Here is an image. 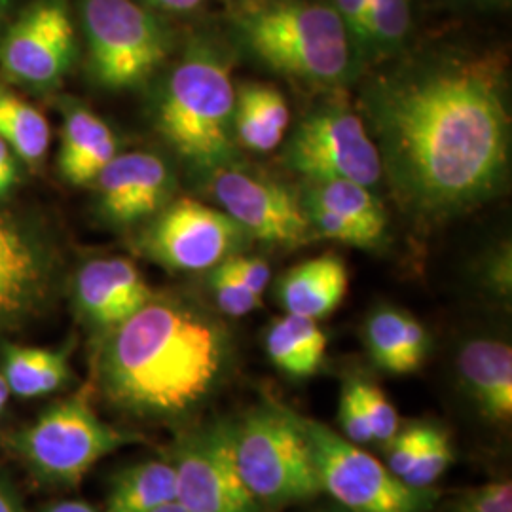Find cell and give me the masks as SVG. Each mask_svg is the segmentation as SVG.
I'll use <instances>...</instances> for the list:
<instances>
[{"instance_id": "cell-39", "label": "cell", "mask_w": 512, "mask_h": 512, "mask_svg": "<svg viewBox=\"0 0 512 512\" xmlns=\"http://www.w3.org/2000/svg\"><path fill=\"white\" fill-rule=\"evenodd\" d=\"M42 512H99L95 507L80 499H67V501H55Z\"/></svg>"}, {"instance_id": "cell-9", "label": "cell", "mask_w": 512, "mask_h": 512, "mask_svg": "<svg viewBox=\"0 0 512 512\" xmlns=\"http://www.w3.org/2000/svg\"><path fill=\"white\" fill-rule=\"evenodd\" d=\"M165 458L175 471L177 501L188 511L266 512L239 475L230 418L177 429Z\"/></svg>"}, {"instance_id": "cell-31", "label": "cell", "mask_w": 512, "mask_h": 512, "mask_svg": "<svg viewBox=\"0 0 512 512\" xmlns=\"http://www.w3.org/2000/svg\"><path fill=\"white\" fill-rule=\"evenodd\" d=\"M429 420L412 421L406 427L395 433V437L385 444V467L403 480L406 484L408 476L412 475L418 459H420L425 437H427Z\"/></svg>"}, {"instance_id": "cell-19", "label": "cell", "mask_w": 512, "mask_h": 512, "mask_svg": "<svg viewBox=\"0 0 512 512\" xmlns=\"http://www.w3.org/2000/svg\"><path fill=\"white\" fill-rule=\"evenodd\" d=\"M363 338L372 363L395 376L418 372L431 351V336L423 323L387 304L370 311Z\"/></svg>"}, {"instance_id": "cell-27", "label": "cell", "mask_w": 512, "mask_h": 512, "mask_svg": "<svg viewBox=\"0 0 512 512\" xmlns=\"http://www.w3.org/2000/svg\"><path fill=\"white\" fill-rule=\"evenodd\" d=\"M412 29L410 0H370L366 21V65L397 55Z\"/></svg>"}, {"instance_id": "cell-12", "label": "cell", "mask_w": 512, "mask_h": 512, "mask_svg": "<svg viewBox=\"0 0 512 512\" xmlns=\"http://www.w3.org/2000/svg\"><path fill=\"white\" fill-rule=\"evenodd\" d=\"M76 33L67 0H35L0 38V73L33 92H50L71 73Z\"/></svg>"}, {"instance_id": "cell-2", "label": "cell", "mask_w": 512, "mask_h": 512, "mask_svg": "<svg viewBox=\"0 0 512 512\" xmlns=\"http://www.w3.org/2000/svg\"><path fill=\"white\" fill-rule=\"evenodd\" d=\"M234 338L202 300L156 293L99 336L92 391L129 420L175 429L196 420L228 382Z\"/></svg>"}, {"instance_id": "cell-30", "label": "cell", "mask_w": 512, "mask_h": 512, "mask_svg": "<svg viewBox=\"0 0 512 512\" xmlns=\"http://www.w3.org/2000/svg\"><path fill=\"white\" fill-rule=\"evenodd\" d=\"M349 378L355 385L374 444L385 446L401 429V416L397 414L393 403L387 399L384 389L376 382L361 374H351Z\"/></svg>"}, {"instance_id": "cell-16", "label": "cell", "mask_w": 512, "mask_h": 512, "mask_svg": "<svg viewBox=\"0 0 512 512\" xmlns=\"http://www.w3.org/2000/svg\"><path fill=\"white\" fill-rule=\"evenodd\" d=\"M152 294L139 268L124 256L92 258L74 274V310L97 336L122 325Z\"/></svg>"}, {"instance_id": "cell-3", "label": "cell", "mask_w": 512, "mask_h": 512, "mask_svg": "<svg viewBox=\"0 0 512 512\" xmlns=\"http://www.w3.org/2000/svg\"><path fill=\"white\" fill-rule=\"evenodd\" d=\"M245 50L291 80L340 92L365 69L344 21L323 0H255L234 19Z\"/></svg>"}, {"instance_id": "cell-7", "label": "cell", "mask_w": 512, "mask_h": 512, "mask_svg": "<svg viewBox=\"0 0 512 512\" xmlns=\"http://www.w3.org/2000/svg\"><path fill=\"white\" fill-rule=\"evenodd\" d=\"M82 29L93 82L110 92L145 84L171 54L164 21L133 0H82Z\"/></svg>"}, {"instance_id": "cell-38", "label": "cell", "mask_w": 512, "mask_h": 512, "mask_svg": "<svg viewBox=\"0 0 512 512\" xmlns=\"http://www.w3.org/2000/svg\"><path fill=\"white\" fill-rule=\"evenodd\" d=\"M145 2L167 12H190L202 4V0H145Z\"/></svg>"}, {"instance_id": "cell-17", "label": "cell", "mask_w": 512, "mask_h": 512, "mask_svg": "<svg viewBox=\"0 0 512 512\" xmlns=\"http://www.w3.org/2000/svg\"><path fill=\"white\" fill-rule=\"evenodd\" d=\"M459 387L476 414L505 429L512 421V348L505 340L476 336L456 353Z\"/></svg>"}, {"instance_id": "cell-5", "label": "cell", "mask_w": 512, "mask_h": 512, "mask_svg": "<svg viewBox=\"0 0 512 512\" xmlns=\"http://www.w3.org/2000/svg\"><path fill=\"white\" fill-rule=\"evenodd\" d=\"M92 387L44 408L35 420L4 435V448L37 478L52 488H74L95 463L112 452L143 442V435L101 420L92 406Z\"/></svg>"}, {"instance_id": "cell-22", "label": "cell", "mask_w": 512, "mask_h": 512, "mask_svg": "<svg viewBox=\"0 0 512 512\" xmlns=\"http://www.w3.org/2000/svg\"><path fill=\"white\" fill-rule=\"evenodd\" d=\"M327 334L317 321L300 315L277 317L264 334V349L270 363L291 380L315 376L327 359Z\"/></svg>"}, {"instance_id": "cell-36", "label": "cell", "mask_w": 512, "mask_h": 512, "mask_svg": "<svg viewBox=\"0 0 512 512\" xmlns=\"http://www.w3.org/2000/svg\"><path fill=\"white\" fill-rule=\"evenodd\" d=\"M19 183V162L14 150L0 139V200Z\"/></svg>"}, {"instance_id": "cell-15", "label": "cell", "mask_w": 512, "mask_h": 512, "mask_svg": "<svg viewBox=\"0 0 512 512\" xmlns=\"http://www.w3.org/2000/svg\"><path fill=\"white\" fill-rule=\"evenodd\" d=\"M99 211L116 226L158 215L177 190V177L160 154L133 150L116 154L93 181Z\"/></svg>"}, {"instance_id": "cell-21", "label": "cell", "mask_w": 512, "mask_h": 512, "mask_svg": "<svg viewBox=\"0 0 512 512\" xmlns=\"http://www.w3.org/2000/svg\"><path fill=\"white\" fill-rule=\"evenodd\" d=\"M0 374L10 395L19 399L54 395L73 384L71 348H35L2 342Z\"/></svg>"}, {"instance_id": "cell-28", "label": "cell", "mask_w": 512, "mask_h": 512, "mask_svg": "<svg viewBox=\"0 0 512 512\" xmlns=\"http://www.w3.org/2000/svg\"><path fill=\"white\" fill-rule=\"evenodd\" d=\"M454 459H456V450H454L452 435L440 423L429 421L420 459L412 475L408 476L406 486L418 488V490L435 488L440 476L452 467Z\"/></svg>"}, {"instance_id": "cell-1", "label": "cell", "mask_w": 512, "mask_h": 512, "mask_svg": "<svg viewBox=\"0 0 512 512\" xmlns=\"http://www.w3.org/2000/svg\"><path fill=\"white\" fill-rule=\"evenodd\" d=\"M395 200L442 220L495 198L511 169L503 57L423 55L366 80L359 93Z\"/></svg>"}, {"instance_id": "cell-24", "label": "cell", "mask_w": 512, "mask_h": 512, "mask_svg": "<svg viewBox=\"0 0 512 512\" xmlns=\"http://www.w3.org/2000/svg\"><path fill=\"white\" fill-rule=\"evenodd\" d=\"M302 202L317 203L336 213L357 228L365 238L368 251L382 249L387 243V213L376 192L351 181H317L308 183Z\"/></svg>"}, {"instance_id": "cell-8", "label": "cell", "mask_w": 512, "mask_h": 512, "mask_svg": "<svg viewBox=\"0 0 512 512\" xmlns=\"http://www.w3.org/2000/svg\"><path fill=\"white\" fill-rule=\"evenodd\" d=\"M310 440L311 456L325 494L353 512H431L439 501L435 488L406 486L385 463L349 442L329 425L298 414Z\"/></svg>"}, {"instance_id": "cell-29", "label": "cell", "mask_w": 512, "mask_h": 512, "mask_svg": "<svg viewBox=\"0 0 512 512\" xmlns=\"http://www.w3.org/2000/svg\"><path fill=\"white\" fill-rule=\"evenodd\" d=\"M207 287L213 296L215 308L226 317H245L262 306V298L249 291L228 258L209 270Z\"/></svg>"}, {"instance_id": "cell-34", "label": "cell", "mask_w": 512, "mask_h": 512, "mask_svg": "<svg viewBox=\"0 0 512 512\" xmlns=\"http://www.w3.org/2000/svg\"><path fill=\"white\" fill-rule=\"evenodd\" d=\"M330 4L344 21L349 37L357 46L366 67V21H368L370 0H332Z\"/></svg>"}, {"instance_id": "cell-42", "label": "cell", "mask_w": 512, "mask_h": 512, "mask_svg": "<svg viewBox=\"0 0 512 512\" xmlns=\"http://www.w3.org/2000/svg\"><path fill=\"white\" fill-rule=\"evenodd\" d=\"M152 512H190L186 507H183L177 499L175 501H171V503H165V505H162V507H158L156 511Z\"/></svg>"}, {"instance_id": "cell-26", "label": "cell", "mask_w": 512, "mask_h": 512, "mask_svg": "<svg viewBox=\"0 0 512 512\" xmlns=\"http://www.w3.org/2000/svg\"><path fill=\"white\" fill-rule=\"evenodd\" d=\"M0 139L29 167L44 162L52 143L46 116L6 86H0Z\"/></svg>"}, {"instance_id": "cell-4", "label": "cell", "mask_w": 512, "mask_h": 512, "mask_svg": "<svg viewBox=\"0 0 512 512\" xmlns=\"http://www.w3.org/2000/svg\"><path fill=\"white\" fill-rule=\"evenodd\" d=\"M230 71V57L219 44L198 37L165 76L154 105L156 131L205 177L238 162Z\"/></svg>"}, {"instance_id": "cell-14", "label": "cell", "mask_w": 512, "mask_h": 512, "mask_svg": "<svg viewBox=\"0 0 512 512\" xmlns=\"http://www.w3.org/2000/svg\"><path fill=\"white\" fill-rule=\"evenodd\" d=\"M207 179L215 202L251 239L294 249L315 238L300 198L287 186L238 162L220 167Z\"/></svg>"}, {"instance_id": "cell-25", "label": "cell", "mask_w": 512, "mask_h": 512, "mask_svg": "<svg viewBox=\"0 0 512 512\" xmlns=\"http://www.w3.org/2000/svg\"><path fill=\"white\" fill-rule=\"evenodd\" d=\"M177 499L169 459H145L114 473L103 512H152Z\"/></svg>"}, {"instance_id": "cell-32", "label": "cell", "mask_w": 512, "mask_h": 512, "mask_svg": "<svg viewBox=\"0 0 512 512\" xmlns=\"http://www.w3.org/2000/svg\"><path fill=\"white\" fill-rule=\"evenodd\" d=\"M450 512H512L511 480L488 482L461 495Z\"/></svg>"}, {"instance_id": "cell-37", "label": "cell", "mask_w": 512, "mask_h": 512, "mask_svg": "<svg viewBox=\"0 0 512 512\" xmlns=\"http://www.w3.org/2000/svg\"><path fill=\"white\" fill-rule=\"evenodd\" d=\"M0 512H25L23 499L16 486L6 475L0 473Z\"/></svg>"}, {"instance_id": "cell-35", "label": "cell", "mask_w": 512, "mask_h": 512, "mask_svg": "<svg viewBox=\"0 0 512 512\" xmlns=\"http://www.w3.org/2000/svg\"><path fill=\"white\" fill-rule=\"evenodd\" d=\"M228 260H230L232 268L236 270V274L241 277V281L249 287V291L256 294L258 298H262V294L272 281L270 264L260 256L245 255V253L230 256Z\"/></svg>"}, {"instance_id": "cell-33", "label": "cell", "mask_w": 512, "mask_h": 512, "mask_svg": "<svg viewBox=\"0 0 512 512\" xmlns=\"http://www.w3.org/2000/svg\"><path fill=\"white\" fill-rule=\"evenodd\" d=\"M340 412H338V421L342 427V437L348 439L349 442L357 444V446H368L374 444L370 427L365 420L363 408L359 403L355 385L348 378L342 385V393H340Z\"/></svg>"}, {"instance_id": "cell-20", "label": "cell", "mask_w": 512, "mask_h": 512, "mask_svg": "<svg viewBox=\"0 0 512 512\" xmlns=\"http://www.w3.org/2000/svg\"><path fill=\"white\" fill-rule=\"evenodd\" d=\"M63 116L59 173L73 186L93 183L118 154V139L107 122L80 103H69Z\"/></svg>"}, {"instance_id": "cell-43", "label": "cell", "mask_w": 512, "mask_h": 512, "mask_svg": "<svg viewBox=\"0 0 512 512\" xmlns=\"http://www.w3.org/2000/svg\"><path fill=\"white\" fill-rule=\"evenodd\" d=\"M313 512H353L346 509V507H342V505H338V503H325V505H321L319 509H315Z\"/></svg>"}, {"instance_id": "cell-18", "label": "cell", "mask_w": 512, "mask_h": 512, "mask_svg": "<svg viewBox=\"0 0 512 512\" xmlns=\"http://www.w3.org/2000/svg\"><path fill=\"white\" fill-rule=\"evenodd\" d=\"M348 283L344 258L327 253L304 260L281 275L275 285V300L289 315L319 321L340 308Z\"/></svg>"}, {"instance_id": "cell-23", "label": "cell", "mask_w": 512, "mask_h": 512, "mask_svg": "<svg viewBox=\"0 0 512 512\" xmlns=\"http://www.w3.org/2000/svg\"><path fill=\"white\" fill-rule=\"evenodd\" d=\"M291 124V110L272 86L243 82L236 92L234 135L236 143L253 152H270L281 145Z\"/></svg>"}, {"instance_id": "cell-11", "label": "cell", "mask_w": 512, "mask_h": 512, "mask_svg": "<svg viewBox=\"0 0 512 512\" xmlns=\"http://www.w3.org/2000/svg\"><path fill=\"white\" fill-rule=\"evenodd\" d=\"M253 239L224 211L192 198L169 202L139 241L141 253L169 272H209Z\"/></svg>"}, {"instance_id": "cell-41", "label": "cell", "mask_w": 512, "mask_h": 512, "mask_svg": "<svg viewBox=\"0 0 512 512\" xmlns=\"http://www.w3.org/2000/svg\"><path fill=\"white\" fill-rule=\"evenodd\" d=\"M8 399H10V389H8V385H6L2 374H0V414L6 410Z\"/></svg>"}, {"instance_id": "cell-13", "label": "cell", "mask_w": 512, "mask_h": 512, "mask_svg": "<svg viewBox=\"0 0 512 512\" xmlns=\"http://www.w3.org/2000/svg\"><path fill=\"white\" fill-rule=\"evenodd\" d=\"M59 258L46 232L0 209V336L25 327L52 302Z\"/></svg>"}, {"instance_id": "cell-10", "label": "cell", "mask_w": 512, "mask_h": 512, "mask_svg": "<svg viewBox=\"0 0 512 512\" xmlns=\"http://www.w3.org/2000/svg\"><path fill=\"white\" fill-rule=\"evenodd\" d=\"M283 160L308 183L351 181L374 188L384 175L363 118L344 105L310 112L294 129Z\"/></svg>"}, {"instance_id": "cell-6", "label": "cell", "mask_w": 512, "mask_h": 512, "mask_svg": "<svg viewBox=\"0 0 512 512\" xmlns=\"http://www.w3.org/2000/svg\"><path fill=\"white\" fill-rule=\"evenodd\" d=\"M232 420V444L243 484L266 511L306 503L323 494L298 412L260 403Z\"/></svg>"}, {"instance_id": "cell-40", "label": "cell", "mask_w": 512, "mask_h": 512, "mask_svg": "<svg viewBox=\"0 0 512 512\" xmlns=\"http://www.w3.org/2000/svg\"><path fill=\"white\" fill-rule=\"evenodd\" d=\"M14 12V0H0V38L4 35L8 23L12 21Z\"/></svg>"}]
</instances>
